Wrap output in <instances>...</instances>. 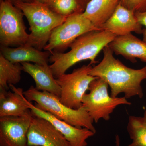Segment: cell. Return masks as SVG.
I'll list each match as a JSON object with an SVG mask.
<instances>
[{"instance_id": "obj_1", "label": "cell", "mask_w": 146, "mask_h": 146, "mask_svg": "<svg viewBox=\"0 0 146 146\" xmlns=\"http://www.w3.org/2000/svg\"><path fill=\"white\" fill-rule=\"evenodd\" d=\"M103 50L102 60L92 67L89 74L106 82L111 89L112 97H117L123 93L126 99L136 96L143 98L141 83L146 79V67L138 70L129 68L115 58L108 45Z\"/></svg>"}, {"instance_id": "obj_2", "label": "cell", "mask_w": 146, "mask_h": 146, "mask_svg": "<svg viewBox=\"0 0 146 146\" xmlns=\"http://www.w3.org/2000/svg\"><path fill=\"white\" fill-rule=\"evenodd\" d=\"M115 35L102 30L88 32L79 36L71 44L68 52H53L51 54L50 65L55 78L65 74L69 68L76 63L90 60L91 65L98 62L97 56L105 47L117 36Z\"/></svg>"}, {"instance_id": "obj_3", "label": "cell", "mask_w": 146, "mask_h": 146, "mask_svg": "<svg viewBox=\"0 0 146 146\" xmlns=\"http://www.w3.org/2000/svg\"><path fill=\"white\" fill-rule=\"evenodd\" d=\"M14 5L23 11L29 22L31 33L27 44L40 50L48 44L53 31L67 18L55 13L46 5L37 2L17 3Z\"/></svg>"}, {"instance_id": "obj_4", "label": "cell", "mask_w": 146, "mask_h": 146, "mask_svg": "<svg viewBox=\"0 0 146 146\" xmlns=\"http://www.w3.org/2000/svg\"><path fill=\"white\" fill-rule=\"evenodd\" d=\"M23 94L29 102H35L36 107L58 119L76 127L86 128L95 133L96 132L93 125L94 121L83 108L78 110L70 108L61 103L57 96L39 91L33 86L23 91Z\"/></svg>"}, {"instance_id": "obj_5", "label": "cell", "mask_w": 146, "mask_h": 146, "mask_svg": "<svg viewBox=\"0 0 146 146\" xmlns=\"http://www.w3.org/2000/svg\"><path fill=\"white\" fill-rule=\"evenodd\" d=\"M108 86L104 80L97 77L90 84L89 93L84 96L82 107L96 123L100 119L109 121L110 115L118 106L131 104L125 97L114 98L110 96Z\"/></svg>"}, {"instance_id": "obj_6", "label": "cell", "mask_w": 146, "mask_h": 146, "mask_svg": "<svg viewBox=\"0 0 146 146\" xmlns=\"http://www.w3.org/2000/svg\"><path fill=\"white\" fill-rule=\"evenodd\" d=\"M23 11L8 1H0V43L5 47L26 44L29 34L23 21Z\"/></svg>"}, {"instance_id": "obj_7", "label": "cell", "mask_w": 146, "mask_h": 146, "mask_svg": "<svg viewBox=\"0 0 146 146\" xmlns=\"http://www.w3.org/2000/svg\"><path fill=\"white\" fill-rule=\"evenodd\" d=\"M92 68L89 64L83 65L70 74H63L56 78L61 89L59 98L61 103L72 109L81 108L84 96L91 82L97 78L89 74Z\"/></svg>"}, {"instance_id": "obj_8", "label": "cell", "mask_w": 146, "mask_h": 146, "mask_svg": "<svg viewBox=\"0 0 146 146\" xmlns=\"http://www.w3.org/2000/svg\"><path fill=\"white\" fill-rule=\"evenodd\" d=\"M83 13L67 17L65 22L54 29L44 48V51L51 54L64 52L80 35L89 31L101 30L95 27Z\"/></svg>"}, {"instance_id": "obj_9", "label": "cell", "mask_w": 146, "mask_h": 146, "mask_svg": "<svg viewBox=\"0 0 146 146\" xmlns=\"http://www.w3.org/2000/svg\"><path fill=\"white\" fill-rule=\"evenodd\" d=\"M32 114L0 117V146H27Z\"/></svg>"}, {"instance_id": "obj_10", "label": "cell", "mask_w": 146, "mask_h": 146, "mask_svg": "<svg viewBox=\"0 0 146 146\" xmlns=\"http://www.w3.org/2000/svg\"><path fill=\"white\" fill-rule=\"evenodd\" d=\"M27 145L71 146L63 134L50 123L34 116L28 133Z\"/></svg>"}, {"instance_id": "obj_11", "label": "cell", "mask_w": 146, "mask_h": 146, "mask_svg": "<svg viewBox=\"0 0 146 146\" xmlns=\"http://www.w3.org/2000/svg\"><path fill=\"white\" fill-rule=\"evenodd\" d=\"M24 100L33 115L46 120L64 136L71 146H87L86 140L95 134L86 128H78L56 117L49 112L39 109L24 96Z\"/></svg>"}, {"instance_id": "obj_12", "label": "cell", "mask_w": 146, "mask_h": 146, "mask_svg": "<svg viewBox=\"0 0 146 146\" xmlns=\"http://www.w3.org/2000/svg\"><path fill=\"white\" fill-rule=\"evenodd\" d=\"M135 12L119 4L114 13L100 29L118 36H122L132 32L143 34V29L137 21Z\"/></svg>"}, {"instance_id": "obj_13", "label": "cell", "mask_w": 146, "mask_h": 146, "mask_svg": "<svg viewBox=\"0 0 146 146\" xmlns=\"http://www.w3.org/2000/svg\"><path fill=\"white\" fill-rule=\"evenodd\" d=\"M113 52L132 63L136 58L146 62V43L131 33L118 36L108 45Z\"/></svg>"}, {"instance_id": "obj_14", "label": "cell", "mask_w": 146, "mask_h": 146, "mask_svg": "<svg viewBox=\"0 0 146 146\" xmlns=\"http://www.w3.org/2000/svg\"><path fill=\"white\" fill-rule=\"evenodd\" d=\"M6 59L13 63H29L42 65H48L51 53L43 52L28 44L16 48L1 46V52Z\"/></svg>"}, {"instance_id": "obj_15", "label": "cell", "mask_w": 146, "mask_h": 146, "mask_svg": "<svg viewBox=\"0 0 146 146\" xmlns=\"http://www.w3.org/2000/svg\"><path fill=\"white\" fill-rule=\"evenodd\" d=\"M12 91H0V117L25 116L31 113L24 100L23 89L9 85Z\"/></svg>"}, {"instance_id": "obj_16", "label": "cell", "mask_w": 146, "mask_h": 146, "mask_svg": "<svg viewBox=\"0 0 146 146\" xmlns=\"http://www.w3.org/2000/svg\"><path fill=\"white\" fill-rule=\"evenodd\" d=\"M21 64L24 72L28 74L34 80L36 89L60 96V86L54 76L49 65H39L27 62Z\"/></svg>"}, {"instance_id": "obj_17", "label": "cell", "mask_w": 146, "mask_h": 146, "mask_svg": "<svg viewBox=\"0 0 146 146\" xmlns=\"http://www.w3.org/2000/svg\"><path fill=\"white\" fill-rule=\"evenodd\" d=\"M120 1L121 0H91L86 6L83 15L95 27L100 29L102 25L114 13Z\"/></svg>"}, {"instance_id": "obj_18", "label": "cell", "mask_w": 146, "mask_h": 146, "mask_svg": "<svg viewBox=\"0 0 146 146\" xmlns=\"http://www.w3.org/2000/svg\"><path fill=\"white\" fill-rule=\"evenodd\" d=\"M22 71L21 63H12L0 54V91H8L9 85L18 83Z\"/></svg>"}, {"instance_id": "obj_19", "label": "cell", "mask_w": 146, "mask_h": 146, "mask_svg": "<svg viewBox=\"0 0 146 146\" xmlns=\"http://www.w3.org/2000/svg\"><path fill=\"white\" fill-rule=\"evenodd\" d=\"M127 131L132 142L127 146H146V110L143 117L130 116Z\"/></svg>"}, {"instance_id": "obj_20", "label": "cell", "mask_w": 146, "mask_h": 146, "mask_svg": "<svg viewBox=\"0 0 146 146\" xmlns=\"http://www.w3.org/2000/svg\"><path fill=\"white\" fill-rule=\"evenodd\" d=\"M46 5L55 13L66 17L83 13L86 8L80 0H50Z\"/></svg>"}, {"instance_id": "obj_21", "label": "cell", "mask_w": 146, "mask_h": 146, "mask_svg": "<svg viewBox=\"0 0 146 146\" xmlns=\"http://www.w3.org/2000/svg\"><path fill=\"white\" fill-rule=\"evenodd\" d=\"M121 4L134 12L146 11V0H121Z\"/></svg>"}, {"instance_id": "obj_22", "label": "cell", "mask_w": 146, "mask_h": 146, "mask_svg": "<svg viewBox=\"0 0 146 146\" xmlns=\"http://www.w3.org/2000/svg\"><path fill=\"white\" fill-rule=\"evenodd\" d=\"M137 21L141 25H144L145 27L143 29V40L146 43V11L143 12H136L135 13Z\"/></svg>"}, {"instance_id": "obj_23", "label": "cell", "mask_w": 146, "mask_h": 146, "mask_svg": "<svg viewBox=\"0 0 146 146\" xmlns=\"http://www.w3.org/2000/svg\"><path fill=\"white\" fill-rule=\"evenodd\" d=\"M5 1H8L13 5H15L17 3H31L34 1V0H5Z\"/></svg>"}, {"instance_id": "obj_24", "label": "cell", "mask_w": 146, "mask_h": 146, "mask_svg": "<svg viewBox=\"0 0 146 146\" xmlns=\"http://www.w3.org/2000/svg\"><path fill=\"white\" fill-rule=\"evenodd\" d=\"M116 146H121L119 137L118 135H117L116 137Z\"/></svg>"}, {"instance_id": "obj_25", "label": "cell", "mask_w": 146, "mask_h": 146, "mask_svg": "<svg viewBox=\"0 0 146 146\" xmlns=\"http://www.w3.org/2000/svg\"><path fill=\"white\" fill-rule=\"evenodd\" d=\"M50 0H34V1L42 3L44 4H46Z\"/></svg>"}, {"instance_id": "obj_26", "label": "cell", "mask_w": 146, "mask_h": 146, "mask_svg": "<svg viewBox=\"0 0 146 146\" xmlns=\"http://www.w3.org/2000/svg\"><path fill=\"white\" fill-rule=\"evenodd\" d=\"M80 1H81L83 3L84 5L86 7L87 4L88 3H89L91 0H80Z\"/></svg>"}, {"instance_id": "obj_27", "label": "cell", "mask_w": 146, "mask_h": 146, "mask_svg": "<svg viewBox=\"0 0 146 146\" xmlns=\"http://www.w3.org/2000/svg\"><path fill=\"white\" fill-rule=\"evenodd\" d=\"M27 146H40L38 145H27Z\"/></svg>"}]
</instances>
